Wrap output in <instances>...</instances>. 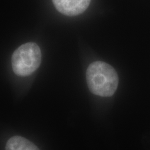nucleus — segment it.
I'll use <instances>...</instances> for the list:
<instances>
[{
	"instance_id": "f257e3e1",
	"label": "nucleus",
	"mask_w": 150,
	"mask_h": 150,
	"mask_svg": "<svg viewBox=\"0 0 150 150\" xmlns=\"http://www.w3.org/2000/svg\"><path fill=\"white\" fill-rule=\"evenodd\" d=\"M89 90L100 97H111L117 88L119 78L115 69L103 61L91 63L86 71Z\"/></svg>"
},
{
	"instance_id": "f03ea898",
	"label": "nucleus",
	"mask_w": 150,
	"mask_h": 150,
	"mask_svg": "<svg viewBox=\"0 0 150 150\" xmlns=\"http://www.w3.org/2000/svg\"><path fill=\"white\" fill-rule=\"evenodd\" d=\"M41 60L42 54L39 46L35 42L25 43L13 54V70L18 76H29L38 68Z\"/></svg>"
},
{
	"instance_id": "7ed1b4c3",
	"label": "nucleus",
	"mask_w": 150,
	"mask_h": 150,
	"mask_svg": "<svg viewBox=\"0 0 150 150\" xmlns=\"http://www.w3.org/2000/svg\"><path fill=\"white\" fill-rule=\"evenodd\" d=\"M58 11L67 16H78L89 6L91 0H52Z\"/></svg>"
},
{
	"instance_id": "20e7f679",
	"label": "nucleus",
	"mask_w": 150,
	"mask_h": 150,
	"mask_svg": "<svg viewBox=\"0 0 150 150\" xmlns=\"http://www.w3.org/2000/svg\"><path fill=\"white\" fill-rule=\"evenodd\" d=\"M6 150H40L33 142L22 136L11 138L6 145Z\"/></svg>"
}]
</instances>
